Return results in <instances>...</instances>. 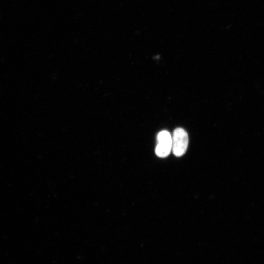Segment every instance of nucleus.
<instances>
[{
  "label": "nucleus",
  "instance_id": "obj_1",
  "mask_svg": "<svg viewBox=\"0 0 264 264\" xmlns=\"http://www.w3.org/2000/svg\"><path fill=\"white\" fill-rule=\"evenodd\" d=\"M188 145V135L181 128L175 129L172 137V150L176 156H182L186 151Z\"/></svg>",
  "mask_w": 264,
  "mask_h": 264
},
{
  "label": "nucleus",
  "instance_id": "obj_2",
  "mask_svg": "<svg viewBox=\"0 0 264 264\" xmlns=\"http://www.w3.org/2000/svg\"><path fill=\"white\" fill-rule=\"evenodd\" d=\"M157 140L156 154L161 158L167 157L172 150V136L170 133L166 130L161 131L157 135Z\"/></svg>",
  "mask_w": 264,
  "mask_h": 264
}]
</instances>
